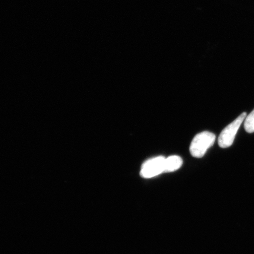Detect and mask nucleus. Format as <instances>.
<instances>
[{
    "label": "nucleus",
    "mask_w": 254,
    "mask_h": 254,
    "mask_svg": "<svg viewBox=\"0 0 254 254\" xmlns=\"http://www.w3.org/2000/svg\"><path fill=\"white\" fill-rule=\"evenodd\" d=\"M215 139V135L211 132L204 131L199 133L190 143V154L195 158L204 157L206 151L214 145Z\"/></svg>",
    "instance_id": "nucleus-1"
},
{
    "label": "nucleus",
    "mask_w": 254,
    "mask_h": 254,
    "mask_svg": "<svg viewBox=\"0 0 254 254\" xmlns=\"http://www.w3.org/2000/svg\"><path fill=\"white\" fill-rule=\"evenodd\" d=\"M247 117V113H243L222 130L219 136L218 145L221 148H226L233 145L237 133Z\"/></svg>",
    "instance_id": "nucleus-2"
},
{
    "label": "nucleus",
    "mask_w": 254,
    "mask_h": 254,
    "mask_svg": "<svg viewBox=\"0 0 254 254\" xmlns=\"http://www.w3.org/2000/svg\"><path fill=\"white\" fill-rule=\"evenodd\" d=\"M165 159L159 156L145 161L141 167L140 176L144 179H151L164 173Z\"/></svg>",
    "instance_id": "nucleus-3"
},
{
    "label": "nucleus",
    "mask_w": 254,
    "mask_h": 254,
    "mask_svg": "<svg viewBox=\"0 0 254 254\" xmlns=\"http://www.w3.org/2000/svg\"><path fill=\"white\" fill-rule=\"evenodd\" d=\"M183 161L182 158L177 155H172L165 159L164 173H172L180 169L182 166Z\"/></svg>",
    "instance_id": "nucleus-4"
},
{
    "label": "nucleus",
    "mask_w": 254,
    "mask_h": 254,
    "mask_svg": "<svg viewBox=\"0 0 254 254\" xmlns=\"http://www.w3.org/2000/svg\"><path fill=\"white\" fill-rule=\"evenodd\" d=\"M244 128L248 133L254 132V109L249 116H247L244 123Z\"/></svg>",
    "instance_id": "nucleus-5"
}]
</instances>
